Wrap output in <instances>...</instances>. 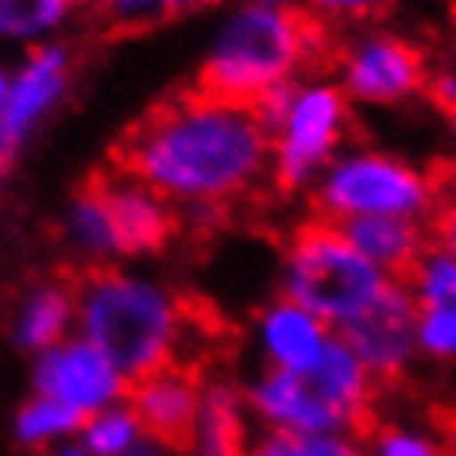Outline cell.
I'll use <instances>...</instances> for the list:
<instances>
[{
  "instance_id": "6da1fadb",
  "label": "cell",
  "mask_w": 456,
  "mask_h": 456,
  "mask_svg": "<svg viewBox=\"0 0 456 456\" xmlns=\"http://www.w3.org/2000/svg\"><path fill=\"white\" fill-rule=\"evenodd\" d=\"M112 170L190 209H224L271 175V135L252 109L186 86L159 101L112 147Z\"/></svg>"
},
{
  "instance_id": "7a4b0ae2",
  "label": "cell",
  "mask_w": 456,
  "mask_h": 456,
  "mask_svg": "<svg viewBox=\"0 0 456 456\" xmlns=\"http://www.w3.org/2000/svg\"><path fill=\"white\" fill-rule=\"evenodd\" d=\"M329 51L322 20L302 8H267L244 4L228 16L205 54L193 94L221 101V105L256 109V101L282 82H298V70L317 62Z\"/></svg>"
},
{
  "instance_id": "3957f363",
  "label": "cell",
  "mask_w": 456,
  "mask_h": 456,
  "mask_svg": "<svg viewBox=\"0 0 456 456\" xmlns=\"http://www.w3.org/2000/svg\"><path fill=\"white\" fill-rule=\"evenodd\" d=\"M70 287L82 340H89L128 383L178 363L186 314L159 282L112 267H86L70 275Z\"/></svg>"
},
{
  "instance_id": "277c9868",
  "label": "cell",
  "mask_w": 456,
  "mask_h": 456,
  "mask_svg": "<svg viewBox=\"0 0 456 456\" xmlns=\"http://www.w3.org/2000/svg\"><path fill=\"white\" fill-rule=\"evenodd\" d=\"M244 398L252 414L279 433H348L363 441L375 426V379L340 333L325 340L310 368H267Z\"/></svg>"
},
{
  "instance_id": "5b68a950",
  "label": "cell",
  "mask_w": 456,
  "mask_h": 456,
  "mask_svg": "<svg viewBox=\"0 0 456 456\" xmlns=\"http://www.w3.org/2000/svg\"><path fill=\"white\" fill-rule=\"evenodd\" d=\"M387 279L371 259H363L337 224L310 216L294 228L282 259V294L310 310L329 329H345L387 290Z\"/></svg>"
},
{
  "instance_id": "8992f818",
  "label": "cell",
  "mask_w": 456,
  "mask_h": 456,
  "mask_svg": "<svg viewBox=\"0 0 456 456\" xmlns=\"http://www.w3.org/2000/svg\"><path fill=\"white\" fill-rule=\"evenodd\" d=\"M441 201V178L383 151L337 155L314 186V216L348 221V216H403L429 221Z\"/></svg>"
},
{
  "instance_id": "52a82bcc",
  "label": "cell",
  "mask_w": 456,
  "mask_h": 456,
  "mask_svg": "<svg viewBox=\"0 0 456 456\" xmlns=\"http://www.w3.org/2000/svg\"><path fill=\"white\" fill-rule=\"evenodd\" d=\"M348 132V97L340 86H302L294 89L287 117L271 135V182L282 193L305 190L333 163V151Z\"/></svg>"
},
{
  "instance_id": "ba28073f",
  "label": "cell",
  "mask_w": 456,
  "mask_h": 456,
  "mask_svg": "<svg viewBox=\"0 0 456 456\" xmlns=\"http://www.w3.org/2000/svg\"><path fill=\"white\" fill-rule=\"evenodd\" d=\"M340 89L363 105H403L426 94V54L403 36H356L337 54Z\"/></svg>"
},
{
  "instance_id": "9c48e42d",
  "label": "cell",
  "mask_w": 456,
  "mask_h": 456,
  "mask_svg": "<svg viewBox=\"0 0 456 456\" xmlns=\"http://www.w3.org/2000/svg\"><path fill=\"white\" fill-rule=\"evenodd\" d=\"M340 340L356 352L375 383L391 387L403 379L418 356V302L406 282H387L379 298L340 329Z\"/></svg>"
},
{
  "instance_id": "30bf717a",
  "label": "cell",
  "mask_w": 456,
  "mask_h": 456,
  "mask_svg": "<svg viewBox=\"0 0 456 456\" xmlns=\"http://www.w3.org/2000/svg\"><path fill=\"white\" fill-rule=\"evenodd\" d=\"M128 410L159 449H193L201 414V379L193 363H167L128 383Z\"/></svg>"
},
{
  "instance_id": "8fae6325",
  "label": "cell",
  "mask_w": 456,
  "mask_h": 456,
  "mask_svg": "<svg viewBox=\"0 0 456 456\" xmlns=\"http://www.w3.org/2000/svg\"><path fill=\"white\" fill-rule=\"evenodd\" d=\"M39 395L59 398L62 406L77 410V414H97V410L117 406L128 395V379L89 345V340H59L54 348L39 352L36 371H31Z\"/></svg>"
},
{
  "instance_id": "7c38bea8",
  "label": "cell",
  "mask_w": 456,
  "mask_h": 456,
  "mask_svg": "<svg viewBox=\"0 0 456 456\" xmlns=\"http://www.w3.org/2000/svg\"><path fill=\"white\" fill-rule=\"evenodd\" d=\"M101 193L117 232L120 256H147V252H163L178 232V213L170 209L167 198H159L155 190H147L143 182L124 178V175H94L89 178Z\"/></svg>"
},
{
  "instance_id": "4fadbf2b",
  "label": "cell",
  "mask_w": 456,
  "mask_h": 456,
  "mask_svg": "<svg viewBox=\"0 0 456 456\" xmlns=\"http://www.w3.org/2000/svg\"><path fill=\"white\" fill-rule=\"evenodd\" d=\"M70 82V51L51 43L28 59V66L8 82V97L0 105V159H12L31 128L47 117V109L66 94Z\"/></svg>"
},
{
  "instance_id": "5bb4252c",
  "label": "cell",
  "mask_w": 456,
  "mask_h": 456,
  "mask_svg": "<svg viewBox=\"0 0 456 456\" xmlns=\"http://www.w3.org/2000/svg\"><path fill=\"white\" fill-rule=\"evenodd\" d=\"M337 232L356 248L363 259H371L387 279L403 282L418 256L429 248L426 224L421 221H403V216H348V221H329Z\"/></svg>"
},
{
  "instance_id": "9a60e30c",
  "label": "cell",
  "mask_w": 456,
  "mask_h": 456,
  "mask_svg": "<svg viewBox=\"0 0 456 456\" xmlns=\"http://www.w3.org/2000/svg\"><path fill=\"white\" fill-rule=\"evenodd\" d=\"M256 337H259V348H264V360L275 371H302L322 356L329 340V325L317 322L310 310L282 298L264 310Z\"/></svg>"
},
{
  "instance_id": "2e32d148",
  "label": "cell",
  "mask_w": 456,
  "mask_h": 456,
  "mask_svg": "<svg viewBox=\"0 0 456 456\" xmlns=\"http://www.w3.org/2000/svg\"><path fill=\"white\" fill-rule=\"evenodd\" d=\"M74 325V287L66 282H47V287H36L24 298L16 314V345L24 352H47L59 340H66Z\"/></svg>"
},
{
  "instance_id": "e0dca14e",
  "label": "cell",
  "mask_w": 456,
  "mask_h": 456,
  "mask_svg": "<svg viewBox=\"0 0 456 456\" xmlns=\"http://www.w3.org/2000/svg\"><path fill=\"white\" fill-rule=\"evenodd\" d=\"M198 456H244L248 429H244V398L228 383L201 387V414L193 433Z\"/></svg>"
},
{
  "instance_id": "ac0fdd59",
  "label": "cell",
  "mask_w": 456,
  "mask_h": 456,
  "mask_svg": "<svg viewBox=\"0 0 456 456\" xmlns=\"http://www.w3.org/2000/svg\"><path fill=\"white\" fill-rule=\"evenodd\" d=\"M66 236H70V244L94 267H109V259H120L117 232H112L109 209H105V201H101L94 182H86V186L74 193L70 213H66Z\"/></svg>"
},
{
  "instance_id": "d6986e66",
  "label": "cell",
  "mask_w": 456,
  "mask_h": 456,
  "mask_svg": "<svg viewBox=\"0 0 456 456\" xmlns=\"http://www.w3.org/2000/svg\"><path fill=\"white\" fill-rule=\"evenodd\" d=\"M244 456H368L360 437L348 433H279L267 429L264 437L248 441Z\"/></svg>"
},
{
  "instance_id": "ffe728a7",
  "label": "cell",
  "mask_w": 456,
  "mask_h": 456,
  "mask_svg": "<svg viewBox=\"0 0 456 456\" xmlns=\"http://www.w3.org/2000/svg\"><path fill=\"white\" fill-rule=\"evenodd\" d=\"M86 426V414L62 406L59 398H47V395H36L31 403L20 406L16 414V441L28 444V449H43V444L59 441V437H70Z\"/></svg>"
},
{
  "instance_id": "44dd1931",
  "label": "cell",
  "mask_w": 456,
  "mask_h": 456,
  "mask_svg": "<svg viewBox=\"0 0 456 456\" xmlns=\"http://www.w3.org/2000/svg\"><path fill=\"white\" fill-rule=\"evenodd\" d=\"M410 294H414L418 310H449L456 314V259L437 252V248H426L418 256V264L410 267V275L403 279Z\"/></svg>"
},
{
  "instance_id": "7402d4cb",
  "label": "cell",
  "mask_w": 456,
  "mask_h": 456,
  "mask_svg": "<svg viewBox=\"0 0 456 456\" xmlns=\"http://www.w3.org/2000/svg\"><path fill=\"white\" fill-rule=\"evenodd\" d=\"M82 433V449L89 456H124L128 449L143 441V429L135 414L128 406H109V410H97V414L86 418V426L77 429Z\"/></svg>"
},
{
  "instance_id": "603a6c76",
  "label": "cell",
  "mask_w": 456,
  "mask_h": 456,
  "mask_svg": "<svg viewBox=\"0 0 456 456\" xmlns=\"http://www.w3.org/2000/svg\"><path fill=\"white\" fill-rule=\"evenodd\" d=\"M209 4V0H109L105 4V24L124 36V31H147L159 24L193 12V8Z\"/></svg>"
},
{
  "instance_id": "cb8c5ba5",
  "label": "cell",
  "mask_w": 456,
  "mask_h": 456,
  "mask_svg": "<svg viewBox=\"0 0 456 456\" xmlns=\"http://www.w3.org/2000/svg\"><path fill=\"white\" fill-rule=\"evenodd\" d=\"M70 0H0V36L36 39L66 16Z\"/></svg>"
},
{
  "instance_id": "d4e9b609",
  "label": "cell",
  "mask_w": 456,
  "mask_h": 456,
  "mask_svg": "<svg viewBox=\"0 0 456 456\" xmlns=\"http://www.w3.org/2000/svg\"><path fill=\"white\" fill-rule=\"evenodd\" d=\"M363 449H368V456H449L437 437L395 426V421H375L363 437Z\"/></svg>"
},
{
  "instance_id": "484cf974",
  "label": "cell",
  "mask_w": 456,
  "mask_h": 456,
  "mask_svg": "<svg viewBox=\"0 0 456 456\" xmlns=\"http://www.w3.org/2000/svg\"><path fill=\"white\" fill-rule=\"evenodd\" d=\"M418 352L437 363H456V314L418 310Z\"/></svg>"
},
{
  "instance_id": "4316f807",
  "label": "cell",
  "mask_w": 456,
  "mask_h": 456,
  "mask_svg": "<svg viewBox=\"0 0 456 456\" xmlns=\"http://www.w3.org/2000/svg\"><path fill=\"white\" fill-rule=\"evenodd\" d=\"M426 236H429V244L437 248V252L456 259V186L441 190L437 209H433L429 221H426Z\"/></svg>"
},
{
  "instance_id": "83f0119b",
  "label": "cell",
  "mask_w": 456,
  "mask_h": 456,
  "mask_svg": "<svg viewBox=\"0 0 456 456\" xmlns=\"http://www.w3.org/2000/svg\"><path fill=\"white\" fill-rule=\"evenodd\" d=\"M305 4L322 20V16H363V12H371L379 0H305Z\"/></svg>"
},
{
  "instance_id": "f1b7e54d",
  "label": "cell",
  "mask_w": 456,
  "mask_h": 456,
  "mask_svg": "<svg viewBox=\"0 0 456 456\" xmlns=\"http://www.w3.org/2000/svg\"><path fill=\"white\" fill-rule=\"evenodd\" d=\"M441 444L449 456H456V406L441 414Z\"/></svg>"
},
{
  "instance_id": "f546056e",
  "label": "cell",
  "mask_w": 456,
  "mask_h": 456,
  "mask_svg": "<svg viewBox=\"0 0 456 456\" xmlns=\"http://www.w3.org/2000/svg\"><path fill=\"white\" fill-rule=\"evenodd\" d=\"M124 456H163V449H159L155 441H140V444H135V449H128Z\"/></svg>"
},
{
  "instance_id": "4dcf8cb0",
  "label": "cell",
  "mask_w": 456,
  "mask_h": 456,
  "mask_svg": "<svg viewBox=\"0 0 456 456\" xmlns=\"http://www.w3.org/2000/svg\"><path fill=\"white\" fill-rule=\"evenodd\" d=\"M54 456H89V452L82 449V444H62V449L54 452Z\"/></svg>"
},
{
  "instance_id": "1f68e13d",
  "label": "cell",
  "mask_w": 456,
  "mask_h": 456,
  "mask_svg": "<svg viewBox=\"0 0 456 456\" xmlns=\"http://www.w3.org/2000/svg\"><path fill=\"white\" fill-rule=\"evenodd\" d=\"M8 82H12V77L0 70V105H4V97H8Z\"/></svg>"
},
{
  "instance_id": "d6a6232c",
  "label": "cell",
  "mask_w": 456,
  "mask_h": 456,
  "mask_svg": "<svg viewBox=\"0 0 456 456\" xmlns=\"http://www.w3.org/2000/svg\"><path fill=\"white\" fill-rule=\"evenodd\" d=\"M248 4H267V8H287V0H248Z\"/></svg>"
}]
</instances>
